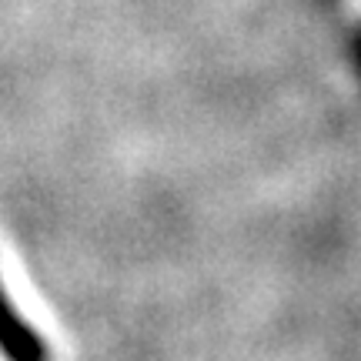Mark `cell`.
I'll list each match as a JSON object with an SVG mask.
<instances>
[{
  "instance_id": "6da1fadb",
  "label": "cell",
  "mask_w": 361,
  "mask_h": 361,
  "mask_svg": "<svg viewBox=\"0 0 361 361\" xmlns=\"http://www.w3.org/2000/svg\"><path fill=\"white\" fill-rule=\"evenodd\" d=\"M0 351L7 355V361H47L40 335L13 311L4 284H0Z\"/></svg>"
}]
</instances>
